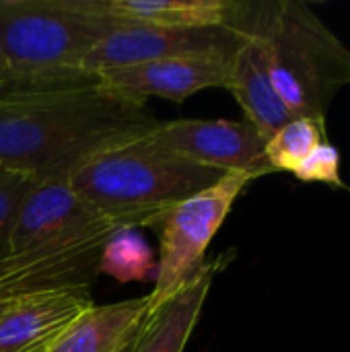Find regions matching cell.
Returning a JSON list of instances; mask_svg holds the SVG:
<instances>
[{"mask_svg": "<svg viewBox=\"0 0 350 352\" xmlns=\"http://www.w3.org/2000/svg\"><path fill=\"white\" fill-rule=\"evenodd\" d=\"M157 126L144 103L107 91L91 74L54 85L0 74V167L39 184L68 179L93 155Z\"/></svg>", "mask_w": 350, "mask_h": 352, "instance_id": "obj_1", "label": "cell"}, {"mask_svg": "<svg viewBox=\"0 0 350 352\" xmlns=\"http://www.w3.org/2000/svg\"><path fill=\"white\" fill-rule=\"evenodd\" d=\"M223 175L179 157L146 132L93 155L66 182L113 229L136 231L159 227L171 208Z\"/></svg>", "mask_w": 350, "mask_h": 352, "instance_id": "obj_2", "label": "cell"}, {"mask_svg": "<svg viewBox=\"0 0 350 352\" xmlns=\"http://www.w3.org/2000/svg\"><path fill=\"white\" fill-rule=\"evenodd\" d=\"M254 10L235 2L229 27L264 41L272 85L291 113L326 124L330 101L350 85V50L303 2H266Z\"/></svg>", "mask_w": 350, "mask_h": 352, "instance_id": "obj_3", "label": "cell"}, {"mask_svg": "<svg viewBox=\"0 0 350 352\" xmlns=\"http://www.w3.org/2000/svg\"><path fill=\"white\" fill-rule=\"evenodd\" d=\"M124 23L101 0H0V52L14 76L68 80L87 74V56Z\"/></svg>", "mask_w": 350, "mask_h": 352, "instance_id": "obj_4", "label": "cell"}, {"mask_svg": "<svg viewBox=\"0 0 350 352\" xmlns=\"http://www.w3.org/2000/svg\"><path fill=\"white\" fill-rule=\"evenodd\" d=\"M256 175L231 171L210 188L186 198L161 221L153 307L177 293L204 264V254L233 202Z\"/></svg>", "mask_w": 350, "mask_h": 352, "instance_id": "obj_5", "label": "cell"}, {"mask_svg": "<svg viewBox=\"0 0 350 352\" xmlns=\"http://www.w3.org/2000/svg\"><path fill=\"white\" fill-rule=\"evenodd\" d=\"M116 231L66 179L41 182L19 210L8 256L109 239Z\"/></svg>", "mask_w": 350, "mask_h": 352, "instance_id": "obj_6", "label": "cell"}, {"mask_svg": "<svg viewBox=\"0 0 350 352\" xmlns=\"http://www.w3.org/2000/svg\"><path fill=\"white\" fill-rule=\"evenodd\" d=\"M241 33L231 27H161L144 23H124L101 39L87 56L83 70L97 74L105 68L132 66L175 56L233 54Z\"/></svg>", "mask_w": 350, "mask_h": 352, "instance_id": "obj_7", "label": "cell"}, {"mask_svg": "<svg viewBox=\"0 0 350 352\" xmlns=\"http://www.w3.org/2000/svg\"><path fill=\"white\" fill-rule=\"evenodd\" d=\"M233 54L212 52L175 56L153 62H140L132 66L105 68L95 76L99 85L105 87L107 91L136 103L146 105L149 97H161L179 103L202 89H227L231 78Z\"/></svg>", "mask_w": 350, "mask_h": 352, "instance_id": "obj_8", "label": "cell"}, {"mask_svg": "<svg viewBox=\"0 0 350 352\" xmlns=\"http://www.w3.org/2000/svg\"><path fill=\"white\" fill-rule=\"evenodd\" d=\"M155 138L192 163L256 177L272 173L264 159L266 140L250 122L231 120H173L153 130Z\"/></svg>", "mask_w": 350, "mask_h": 352, "instance_id": "obj_9", "label": "cell"}, {"mask_svg": "<svg viewBox=\"0 0 350 352\" xmlns=\"http://www.w3.org/2000/svg\"><path fill=\"white\" fill-rule=\"evenodd\" d=\"M105 243L97 239L8 256L0 262V307L45 291L91 289Z\"/></svg>", "mask_w": 350, "mask_h": 352, "instance_id": "obj_10", "label": "cell"}, {"mask_svg": "<svg viewBox=\"0 0 350 352\" xmlns=\"http://www.w3.org/2000/svg\"><path fill=\"white\" fill-rule=\"evenodd\" d=\"M91 305V289L45 291L14 301L0 318V352H47Z\"/></svg>", "mask_w": 350, "mask_h": 352, "instance_id": "obj_11", "label": "cell"}, {"mask_svg": "<svg viewBox=\"0 0 350 352\" xmlns=\"http://www.w3.org/2000/svg\"><path fill=\"white\" fill-rule=\"evenodd\" d=\"M239 33L241 41L231 60V78L227 89L241 105L245 122H250L268 142L283 126L295 120V116L272 85L264 41L252 31Z\"/></svg>", "mask_w": 350, "mask_h": 352, "instance_id": "obj_12", "label": "cell"}, {"mask_svg": "<svg viewBox=\"0 0 350 352\" xmlns=\"http://www.w3.org/2000/svg\"><path fill=\"white\" fill-rule=\"evenodd\" d=\"M219 270L221 262H204L177 293L153 307L130 352H186Z\"/></svg>", "mask_w": 350, "mask_h": 352, "instance_id": "obj_13", "label": "cell"}, {"mask_svg": "<svg viewBox=\"0 0 350 352\" xmlns=\"http://www.w3.org/2000/svg\"><path fill=\"white\" fill-rule=\"evenodd\" d=\"M151 309V295L109 305L93 303L60 334L47 352L126 351L134 342Z\"/></svg>", "mask_w": 350, "mask_h": 352, "instance_id": "obj_14", "label": "cell"}, {"mask_svg": "<svg viewBox=\"0 0 350 352\" xmlns=\"http://www.w3.org/2000/svg\"><path fill=\"white\" fill-rule=\"evenodd\" d=\"M120 21L161 27H229L235 2L227 0H101Z\"/></svg>", "mask_w": 350, "mask_h": 352, "instance_id": "obj_15", "label": "cell"}, {"mask_svg": "<svg viewBox=\"0 0 350 352\" xmlns=\"http://www.w3.org/2000/svg\"><path fill=\"white\" fill-rule=\"evenodd\" d=\"M153 272H157L153 252L136 231L120 229L103 245L99 274H109L120 283H144Z\"/></svg>", "mask_w": 350, "mask_h": 352, "instance_id": "obj_16", "label": "cell"}, {"mask_svg": "<svg viewBox=\"0 0 350 352\" xmlns=\"http://www.w3.org/2000/svg\"><path fill=\"white\" fill-rule=\"evenodd\" d=\"M326 124L311 118H295L283 126L264 148V159L272 171H295V167L324 142Z\"/></svg>", "mask_w": 350, "mask_h": 352, "instance_id": "obj_17", "label": "cell"}, {"mask_svg": "<svg viewBox=\"0 0 350 352\" xmlns=\"http://www.w3.org/2000/svg\"><path fill=\"white\" fill-rule=\"evenodd\" d=\"M39 182L27 173L0 167V262L10 254V237L25 198Z\"/></svg>", "mask_w": 350, "mask_h": 352, "instance_id": "obj_18", "label": "cell"}, {"mask_svg": "<svg viewBox=\"0 0 350 352\" xmlns=\"http://www.w3.org/2000/svg\"><path fill=\"white\" fill-rule=\"evenodd\" d=\"M338 167H340L338 151L324 140L295 167L293 173L303 182H326L332 186H340Z\"/></svg>", "mask_w": 350, "mask_h": 352, "instance_id": "obj_19", "label": "cell"}, {"mask_svg": "<svg viewBox=\"0 0 350 352\" xmlns=\"http://www.w3.org/2000/svg\"><path fill=\"white\" fill-rule=\"evenodd\" d=\"M4 72H8V68H6V62H4L2 52H0V74H4Z\"/></svg>", "mask_w": 350, "mask_h": 352, "instance_id": "obj_20", "label": "cell"}, {"mask_svg": "<svg viewBox=\"0 0 350 352\" xmlns=\"http://www.w3.org/2000/svg\"><path fill=\"white\" fill-rule=\"evenodd\" d=\"M8 307H10V305H8ZM8 307H0V318H2V314H4V311H6Z\"/></svg>", "mask_w": 350, "mask_h": 352, "instance_id": "obj_21", "label": "cell"}, {"mask_svg": "<svg viewBox=\"0 0 350 352\" xmlns=\"http://www.w3.org/2000/svg\"><path fill=\"white\" fill-rule=\"evenodd\" d=\"M130 351H132V344H130V346H128L126 351H122V352H130Z\"/></svg>", "mask_w": 350, "mask_h": 352, "instance_id": "obj_22", "label": "cell"}]
</instances>
